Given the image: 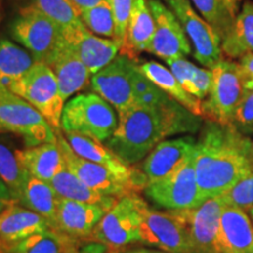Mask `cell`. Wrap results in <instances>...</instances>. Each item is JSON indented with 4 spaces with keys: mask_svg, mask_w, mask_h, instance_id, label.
<instances>
[{
    "mask_svg": "<svg viewBox=\"0 0 253 253\" xmlns=\"http://www.w3.org/2000/svg\"><path fill=\"white\" fill-rule=\"evenodd\" d=\"M33 6L58 25L65 39L84 27L80 11L71 0H33Z\"/></svg>",
    "mask_w": 253,
    "mask_h": 253,
    "instance_id": "4dcf8cb0",
    "label": "cell"
},
{
    "mask_svg": "<svg viewBox=\"0 0 253 253\" xmlns=\"http://www.w3.org/2000/svg\"><path fill=\"white\" fill-rule=\"evenodd\" d=\"M119 125L113 107L97 94H80L63 107L61 129L106 143Z\"/></svg>",
    "mask_w": 253,
    "mask_h": 253,
    "instance_id": "3957f363",
    "label": "cell"
},
{
    "mask_svg": "<svg viewBox=\"0 0 253 253\" xmlns=\"http://www.w3.org/2000/svg\"><path fill=\"white\" fill-rule=\"evenodd\" d=\"M79 244V239L58 230L48 229L15 244L2 246L0 253H67Z\"/></svg>",
    "mask_w": 253,
    "mask_h": 253,
    "instance_id": "4316f807",
    "label": "cell"
},
{
    "mask_svg": "<svg viewBox=\"0 0 253 253\" xmlns=\"http://www.w3.org/2000/svg\"><path fill=\"white\" fill-rule=\"evenodd\" d=\"M225 2L226 7L229 8V11L232 13L233 17H237V14L239 13V8H240V2L242 0H223Z\"/></svg>",
    "mask_w": 253,
    "mask_h": 253,
    "instance_id": "7bdbcfd3",
    "label": "cell"
},
{
    "mask_svg": "<svg viewBox=\"0 0 253 253\" xmlns=\"http://www.w3.org/2000/svg\"><path fill=\"white\" fill-rule=\"evenodd\" d=\"M30 176L31 173L19 161L15 150L12 151L7 145L0 142V178L8 188L17 204Z\"/></svg>",
    "mask_w": 253,
    "mask_h": 253,
    "instance_id": "1f68e13d",
    "label": "cell"
},
{
    "mask_svg": "<svg viewBox=\"0 0 253 253\" xmlns=\"http://www.w3.org/2000/svg\"><path fill=\"white\" fill-rule=\"evenodd\" d=\"M248 211H249L250 218H251V220H252V224H253V207H251V208H250V209H248Z\"/></svg>",
    "mask_w": 253,
    "mask_h": 253,
    "instance_id": "f6af8a7d",
    "label": "cell"
},
{
    "mask_svg": "<svg viewBox=\"0 0 253 253\" xmlns=\"http://www.w3.org/2000/svg\"><path fill=\"white\" fill-rule=\"evenodd\" d=\"M155 21L149 2L147 0H134L128 26H126L125 45L120 54L136 60L142 52H147L153 40Z\"/></svg>",
    "mask_w": 253,
    "mask_h": 253,
    "instance_id": "44dd1931",
    "label": "cell"
},
{
    "mask_svg": "<svg viewBox=\"0 0 253 253\" xmlns=\"http://www.w3.org/2000/svg\"><path fill=\"white\" fill-rule=\"evenodd\" d=\"M212 84L208 97L202 101V118L208 121L230 125L231 119L246 90L245 79L238 61L224 56L211 68Z\"/></svg>",
    "mask_w": 253,
    "mask_h": 253,
    "instance_id": "5b68a950",
    "label": "cell"
},
{
    "mask_svg": "<svg viewBox=\"0 0 253 253\" xmlns=\"http://www.w3.org/2000/svg\"><path fill=\"white\" fill-rule=\"evenodd\" d=\"M112 7L114 23H115V37L114 40L116 41L120 47V50L125 45L126 26H128L129 17H130L132 2L134 0H107Z\"/></svg>",
    "mask_w": 253,
    "mask_h": 253,
    "instance_id": "74e56055",
    "label": "cell"
},
{
    "mask_svg": "<svg viewBox=\"0 0 253 253\" xmlns=\"http://www.w3.org/2000/svg\"><path fill=\"white\" fill-rule=\"evenodd\" d=\"M125 253H168L164 251H161V250H153V249H145V248H136L131 249L126 251Z\"/></svg>",
    "mask_w": 253,
    "mask_h": 253,
    "instance_id": "ee69618b",
    "label": "cell"
},
{
    "mask_svg": "<svg viewBox=\"0 0 253 253\" xmlns=\"http://www.w3.org/2000/svg\"><path fill=\"white\" fill-rule=\"evenodd\" d=\"M201 118L175 102L163 108L134 104L119 113V125L106 147L123 163L131 167L144 160L158 143L169 136L196 132Z\"/></svg>",
    "mask_w": 253,
    "mask_h": 253,
    "instance_id": "7a4b0ae2",
    "label": "cell"
},
{
    "mask_svg": "<svg viewBox=\"0 0 253 253\" xmlns=\"http://www.w3.org/2000/svg\"><path fill=\"white\" fill-rule=\"evenodd\" d=\"M225 203L220 196L207 199L191 210L182 211L188 227L192 253H221L220 218Z\"/></svg>",
    "mask_w": 253,
    "mask_h": 253,
    "instance_id": "9a60e30c",
    "label": "cell"
},
{
    "mask_svg": "<svg viewBox=\"0 0 253 253\" xmlns=\"http://www.w3.org/2000/svg\"><path fill=\"white\" fill-rule=\"evenodd\" d=\"M52 229L49 221L34 211L13 204L0 213V248Z\"/></svg>",
    "mask_w": 253,
    "mask_h": 253,
    "instance_id": "ac0fdd59",
    "label": "cell"
},
{
    "mask_svg": "<svg viewBox=\"0 0 253 253\" xmlns=\"http://www.w3.org/2000/svg\"><path fill=\"white\" fill-rule=\"evenodd\" d=\"M81 20L88 30L95 36H101L107 39L115 37V23L112 7L107 0L93 7L81 12Z\"/></svg>",
    "mask_w": 253,
    "mask_h": 253,
    "instance_id": "e575fe53",
    "label": "cell"
},
{
    "mask_svg": "<svg viewBox=\"0 0 253 253\" xmlns=\"http://www.w3.org/2000/svg\"><path fill=\"white\" fill-rule=\"evenodd\" d=\"M49 67L54 72L60 94L65 102L89 81V71L68 42L56 54Z\"/></svg>",
    "mask_w": 253,
    "mask_h": 253,
    "instance_id": "7402d4cb",
    "label": "cell"
},
{
    "mask_svg": "<svg viewBox=\"0 0 253 253\" xmlns=\"http://www.w3.org/2000/svg\"><path fill=\"white\" fill-rule=\"evenodd\" d=\"M196 142L191 136H185L158 143L142 163L141 171L144 173L148 184L176 170L194 153Z\"/></svg>",
    "mask_w": 253,
    "mask_h": 253,
    "instance_id": "e0dca14e",
    "label": "cell"
},
{
    "mask_svg": "<svg viewBox=\"0 0 253 253\" xmlns=\"http://www.w3.org/2000/svg\"><path fill=\"white\" fill-rule=\"evenodd\" d=\"M49 184L52 185V188L54 189L56 195L60 198L69 199V201L99 204L108 209V210H110L118 202L115 197L102 195L89 188V186H87L66 167V164L56 173L54 178L49 182Z\"/></svg>",
    "mask_w": 253,
    "mask_h": 253,
    "instance_id": "d4e9b609",
    "label": "cell"
},
{
    "mask_svg": "<svg viewBox=\"0 0 253 253\" xmlns=\"http://www.w3.org/2000/svg\"><path fill=\"white\" fill-rule=\"evenodd\" d=\"M58 135V144L61 149L63 161L66 167L68 168L75 176L84 182L87 186H89L95 191L106 196L112 197H123L129 194H134V186L121 177L116 176L110 170L107 169L100 164L89 162L84 160L73 151L71 145L68 144L67 140L62 137L59 130L56 131Z\"/></svg>",
    "mask_w": 253,
    "mask_h": 253,
    "instance_id": "5bb4252c",
    "label": "cell"
},
{
    "mask_svg": "<svg viewBox=\"0 0 253 253\" xmlns=\"http://www.w3.org/2000/svg\"><path fill=\"white\" fill-rule=\"evenodd\" d=\"M66 40L86 65L90 75L108 66L120 52V47L115 40L95 36L86 26Z\"/></svg>",
    "mask_w": 253,
    "mask_h": 253,
    "instance_id": "d6986e66",
    "label": "cell"
},
{
    "mask_svg": "<svg viewBox=\"0 0 253 253\" xmlns=\"http://www.w3.org/2000/svg\"><path fill=\"white\" fill-rule=\"evenodd\" d=\"M9 30L12 38L23 45L37 62L48 66L67 43L58 25L33 5L20 9Z\"/></svg>",
    "mask_w": 253,
    "mask_h": 253,
    "instance_id": "277c9868",
    "label": "cell"
},
{
    "mask_svg": "<svg viewBox=\"0 0 253 253\" xmlns=\"http://www.w3.org/2000/svg\"><path fill=\"white\" fill-rule=\"evenodd\" d=\"M238 63L244 75L246 90L253 89V53L239 58Z\"/></svg>",
    "mask_w": 253,
    "mask_h": 253,
    "instance_id": "f35d334b",
    "label": "cell"
},
{
    "mask_svg": "<svg viewBox=\"0 0 253 253\" xmlns=\"http://www.w3.org/2000/svg\"><path fill=\"white\" fill-rule=\"evenodd\" d=\"M194 153L171 173L145 186L144 194L153 203L170 211L191 210L204 203L196 179Z\"/></svg>",
    "mask_w": 253,
    "mask_h": 253,
    "instance_id": "ba28073f",
    "label": "cell"
},
{
    "mask_svg": "<svg viewBox=\"0 0 253 253\" xmlns=\"http://www.w3.org/2000/svg\"><path fill=\"white\" fill-rule=\"evenodd\" d=\"M136 60L120 54L108 66L91 75L93 90L119 113L135 104L132 71Z\"/></svg>",
    "mask_w": 253,
    "mask_h": 253,
    "instance_id": "7c38bea8",
    "label": "cell"
},
{
    "mask_svg": "<svg viewBox=\"0 0 253 253\" xmlns=\"http://www.w3.org/2000/svg\"><path fill=\"white\" fill-rule=\"evenodd\" d=\"M36 62L27 49L7 39H0V86L9 88L23 78Z\"/></svg>",
    "mask_w": 253,
    "mask_h": 253,
    "instance_id": "83f0119b",
    "label": "cell"
},
{
    "mask_svg": "<svg viewBox=\"0 0 253 253\" xmlns=\"http://www.w3.org/2000/svg\"><path fill=\"white\" fill-rule=\"evenodd\" d=\"M15 154L32 176L47 183L52 181L65 166L58 141L36 145L25 150H15Z\"/></svg>",
    "mask_w": 253,
    "mask_h": 253,
    "instance_id": "603a6c76",
    "label": "cell"
},
{
    "mask_svg": "<svg viewBox=\"0 0 253 253\" xmlns=\"http://www.w3.org/2000/svg\"><path fill=\"white\" fill-rule=\"evenodd\" d=\"M227 207L250 209L253 207V172L237 183L220 196Z\"/></svg>",
    "mask_w": 253,
    "mask_h": 253,
    "instance_id": "d590c367",
    "label": "cell"
},
{
    "mask_svg": "<svg viewBox=\"0 0 253 253\" xmlns=\"http://www.w3.org/2000/svg\"><path fill=\"white\" fill-rule=\"evenodd\" d=\"M140 243L168 253H192L182 211L160 212L145 202L141 209Z\"/></svg>",
    "mask_w": 253,
    "mask_h": 253,
    "instance_id": "9c48e42d",
    "label": "cell"
},
{
    "mask_svg": "<svg viewBox=\"0 0 253 253\" xmlns=\"http://www.w3.org/2000/svg\"><path fill=\"white\" fill-rule=\"evenodd\" d=\"M13 204H17V202L14 201V198L12 197L8 188L6 186L5 183L1 181V178H0V213H1L5 209H7L8 207H11V205Z\"/></svg>",
    "mask_w": 253,
    "mask_h": 253,
    "instance_id": "ab89813d",
    "label": "cell"
},
{
    "mask_svg": "<svg viewBox=\"0 0 253 253\" xmlns=\"http://www.w3.org/2000/svg\"><path fill=\"white\" fill-rule=\"evenodd\" d=\"M132 87L135 94V104L148 108H163L177 102L166 91L157 87L138 68L137 61L132 71Z\"/></svg>",
    "mask_w": 253,
    "mask_h": 253,
    "instance_id": "836d02e7",
    "label": "cell"
},
{
    "mask_svg": "<svg viewBox=\"0 0 253 253\" xmlns=\"http://www.w3.org/2000/svg\"><path fill=\"white\" fill-rule=\"evenodd\" d=\"M166 1L181 23L191 47H194V58L205 68H213L224 58L221 40L216 31L196 13L190 0Z\"/></svg>",
    "mask_w": 253,
    "mask_h": 253,
    "instance_id": "8fae6325",
    "label": "cell"
},
{
    "mask_svg": "<svg viewBox=\"0 0 253 253\" xmlns=\"http://www.w3.org/2000/svg\"><path fill=\"white\" fill-rule=\"evenodd\" d=\"M155 21L153 40L147 52L164 61L191 54V43L175 13L161 0H149Z\"/></svg>",
    "mask_w": 253,
    "mask_h": 253,
    "instance_id": "4fadbf2b",
    "label": "cell"
},
{
    "mask_svg": "<svg viewBox=\"0 0 253 253\" xmlns=\"http://www.w3.org/2000/svg\"><path fill=\"white\" fill-rule=\"evenodd\" d=\"M252 141L230 125L208 121L196 142L194 164L203 202L221 196L253 172Z\"/></svg>",
    "mask_w": 253,
    "mask_h": 253,
    "instance_id": "6da1fadb",
    "label": "cell"
},
{
    "mask_svg": "<svg viewBox=\"0 0 253 253\" xmlns=\"http://www.w3.org/2000/svg\"><path fill=\"white\" fill-rule=\"evenodd\" d=\"M67 253H101V246L100 245H90L86 246V248L81 249L80 244L72 250H69Z\"/></svg>",
    "mask_w": 253,
    "mask_h": 253,
    "instance_id": "b9f144b4",
    "label": "cell"
},
{
    "mask_svg": "<svg viewBox=\"0 0 253 253\" xmlns=\"http://www.w3.org/2000/svg\"><path fill=\"white\" fill-rule=\"evenodd\" d=\"M221 253H253V224L243 209L225 205L220 218Z\"/></svg>",
    "mask_w": 253,
    "mask_h": 253,
    "instance_id": "ffe728a7",
    "label": "cell"
},
{
    "mask_svg": "<svg viewBox=\"0 0 253 253\" xmlns=\"http://www.w3.org/2000/svg\"><path fill=\"white\" fill-rule=\"evenodd\" d=\"M201 17L219 36L221 42L230 36L235 25L236 17L226 7L223 0H190Z\"/></svg>",
    "mask_w": 253,
    "mask_h": 253,
    "instance_id": "d6a6232c",
    "label": "cell"
},
{
    "mask_svg": "<svg viewBox=\"0 0 253 253\" xmlns=\"http://www.w3.org/2000/svg\"><path fill=\"white\" fill-rule=\"evenodd\" d=\"M144 201L135 194L123 196L104 214L91 233V239L110 249L140 243L141 209Z\"/></svg>",
    "mask_w": 253,
    "mask_h": 253,
    "instance_id": "30bf717a",
    "label": "cell"
},
{
    "mask_svg": "<svg viewBox=\"0 0 253 253\" xmlns=\"http://www.w3.org/2000/svg\"><path fill=\"white\" fill-rule=\"evenodd\" d=\"M0 130L21 136L28 148L58 141V130L31 103L1 86Z\"/></svg>",
    "mask_w": 253,
    "mask_h": 253,
    "instance_id": "8992f818",
    "label": "cell"
},
{
    "mask_svg": "<svg viewBox=\"0 0 253 253\" xmlns=\"http://www.w3.org/2000/svg\"><path fill=\"white\" fill-rule=\"evenodd\" d=\"M167 63L177 81L189 94L201 101L207 99L212 84L211 69L199 68L185 58L168 60Z\"/></svg>",
    "mask_w": 253,
    "mask_h": 253,
    "instance_id": "f546056e",
    "label": "cell"
},
{
    "mask_svg": "<svg viewBox=\"0 0 253 253\" xmlns=\"http://www.w3.org/2000/svg\"><path fill=\"white\" fill-rule=\"evenodd\" d=\"M251 156H252V162H253V142H252V150H251Z\"/></svg>",
    "mask_w": 253,
    "mask_h": 253,
    "instance_id": "bcb514c9",
    "label": "cell"
},
{
    "mask_svg": "<svg viewBox=\"0 0 253 253\" xmlns=\"http://www.w3.org/2000/svg\"><path fill=\"white\" fill-rule=\"evenodd\" d=\"M107 211L108 209L99 204L59 198L52 229L75 239L87 238L91 236Z\"/></svg>",
    "mask_w": 253,
    "mask_h": 253,
    "instance_id": "2e32d148",
    "label": "cell"
},
{
    "mask_svg": "<svg viewBox=\"0 0 253 253\" xmlns=\"http://www.w3.org/2000/svg\"><path fill=\"white\" fill-rule=\"evenodd\" d=\"M8 89L31 103L55 130L61 128V116L66 102L60 94L54 72L48 65L36 62Z\"/></svg>",
    "mask_w": 253,
    "mask_h": 253,
    "instance_id": "52a82bcc",
    "label": "cell"
},
{
    "mask_svg": "<svg viewBox=\"0 0 253 253\" xmlns=\"http://www.w3.org/2000/svg\"><path fill=\"white\" fill-rule=\"evenodd\" d=\"M138 68L157 87H160L168 95H170L172 99H175L177 102L185 107L189 112L202 118V115H203L202 101L195 97L194 95L189 94L182 87V84L177 81L175 75L172 74L170 69H168L156 61L142 62L141 65H138Z\"/></svg>",
    "mask_w": 253,
    "mask_h": 253,
    "instance_id": "cb8c5ba5",
    "label": "cell"
},
{
    "mask_svg": "<svg viewBox=\"0 0 253 253\" xmlns=\"http://www.w3.org/2000/svg\"><path fill=\"white\" fill-rule=\"evenodd\" d=\"M71 1L77 6L78 9L81 13V12L84 11V9L93 7V6L100 4V2L104 1V0H71Z\"/></svg>",
    "mask_w": 253,
    "mask_h": 253,
    "instance_id": "60d3db41",
    "label": "cell"
},
{
    "mask_svg": "<svg viewBox=\"0 0 253 253\" xmlns=\"http://www.w3.org/2000/svg\"><path fill=\"white\" fill-rule=\"evenodd\" d=\"M59 198L49 183L40 181L31 175L18 204L45 217L53 227Z\"/></svg>",
    "mask_w": 253,
    "mask_h": 253,
    "instance_id": "f1b7e54d",
    "label": "cell"
},
{
    "mask_svg": "<svg viewBox=\"0 0 253 253\" xmlns=\"http://www.w3.org/2000/svg\"><path fill=\"white\" fill-rule=\"evenodd\" d=\"M221 52L227 59H239L253 53V2L245 0L237 14L232 32L221 42Z\"/></svg>",
    "mask_w": 253,
    "mask_h": 253,
    "instance_id": "484cf974",
    "label": "cell"
},
{
    "mask_svg": "<svg viewBox=\"0 0 253 253\" xmlns=\"http://www.w3.org/2000/svg\"><path fill=\"white\" fill-rule=\"evenodd\" d=\"M230 126L245 136L253 132V89L245 93L231 119Z\"/></svg>",
    "mask_w": 253,
    "mask_h": 253,
    "instance_id": "8d00e7d4",
    "label": "cell"
}]
</instances>
